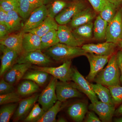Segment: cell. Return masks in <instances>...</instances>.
Returning a JSON list of instances; mask_svg holds the SVG:
<instances>
[{
  "mask_svg": "<svg viewBox=\"0 0 122 122\" xmlns=\"http://www.w3.org/2000/svg\"><path fill=\"white\" fill-rule=\"evenodd\" d=\"M82 48L73 47L65 44L58 43L46 49L45 53L57 61H65L76 57L86 55Z\"/></svg>",
  "mask_w": 122,
  "mask_h": 122,
  "instance_id": "obj_2",
  "label": "cell"
},
{
  "mask_svg": "<svg viewBox=\"0 0 122 122\" xmlns=\"http://www.w3.org/2000/svg\"><path fill=\"white\" fill-rule=\"evenodd\" d=\"M10 33L9 30L6 25L0 24V40L4 39Z\"/></svg>",
  "mask_w": 122,
  "mask_h": 122,
  "instance_id": "obj_42",
  "label": "cell"
},
{
  "mask_svg": "<svg viewBox=\"0 0 122 122\" xmlns=\"http://www.w3.org/2000/svg\"><path fill=\"white\" fill-rule=\"evenodd\" d=\"M71 60L65 61L63 64L58 67L34 66L33 68L35 70L46 72L53 77L63 82H69L71 80L72 70Z\"/></svg>",
  "mask_w": 122,
  "mask_h": 122,
  "instance_id": "obj_3",
  "label": "cell"
},
{
  "mask_svg": "<svg viewBox=\"0 0 122 122\" xmlns=\"http://www.w3.org/2000/svg\"><path fill=\"white\" fill-rule=\"evenodd\" d=\"M21 20L17 11H10L8 12V16L5 25L8 27L10 32L17 31L21 28Z\"/></svg>",
  "mask_w": 122,
  "mask_h": 122,
  "instance_id": "obj_28",
  "label": "cell"
},
{
  "mask_svg": "<svg viewBox=\"0 0 122 122\" xmlns=\"http://www.w3.org/2000/svg\"><path fill=\"white\" fill-rule=\"evenodd\" d=\"M57 32L59 43L73 47H79L85 42V41L77 38L66 25H59Z\"/></svg>",
  "mask_w": 122,
  "mask_h": 122,
  "instance_id": "obj_16",
  "label": "cell"
},
{
  "mask_svg": "<svg viewBox=\"0 0 122 122\" xmlns=\"http://www.w3.org/2000/svg\"><path fill=\"white\" fill-rule=\"evenodd\" d=\"M117 45L112 42H106L97 44L83 45L81 48L86 52L92 53L101 56H110L113 55Z\"/></svg>",
  "mask_w": 122,
  "mask_h": 122,
  "instance_id": "obj_14",
  "label": "cell"
},
{
  "mask_svg": "<svg viewBox=\"0 0 122 122\" xmlns=\"http://www.w3.org/2000/svg\"><path fill=\"white\" fill-rule=\"evenodd\" d=\"M115 115L117 116L122 115V104L119 107V108L116 110L115 112Z\"/></svg>",
  "mask_w": 122,
  "mask_h": 122,
  "instance_id": "obj_47",
  "label": "cell"
},
{
  "mask_svg": "<svg viewBox=\"0 0 122 122\" xmlns=\"http://www.w3.org/2000/svg\"><path fill=\"white\" fill-rule=\"evenodd\" d=\"M52 62L50 58L41 49L24 52L17 60L16 63H30L39 66H45Z\"/></svg>",
  "mask_w": 122,
  "mask_h": 122,
  "instance_id": "obj_6",
  "label": "cell"
},
{
  "mask_svg": "<svg viewBox=\"0 0 122 122\" xmlns=\"http://www.w3.org/2000/svg\"><path fill=\"white\" fill-rule=\"evenodd\" d=\"M58 43L59 41L57 30H51L41 37V50L46 49Z\"/></svg>",
  "mask_w": 122,
  "mask_h": 122,
  "instance_id": "obj_30",
  "label": "cell"
},
{
  "mask_svg": "<svg viewBox=\"0 0 122 122\" xmlns=\"http://www.w3.org/2000/svg\"><path fill=\"white\" fill-rule=\"evenodd\" d=\"M85 122H100V119L96 115L94 111L89 112L87 113Z\"/></svg>",
  "mask_w": 122,
  "mask_h": 122,
  "instance_id": "obj_41",
  "label": "cell"
},
{
  "mask_svg": "<svg viewBox=\"0 0 122 122\" xmlns=\"http://www.w3.org/2000/svg\"><path fill=\"white\" fill-rule=\"evenodd\" d=\"M89 108L98 115L100 120L102 122H111L115 115V105L105 103L97 101L92 103Z\"/></svg>",
  "mask_w": 122,
  "mask_h": 122,
  "instance_id": "obj_13",
  "label": "cell"
},
{
  "mask_svg": "<svg viewBox=\"0 0 122 122\" xmlns=\"http://www.w3.org/2000/svg\"><path fill=\"white\" fill-rule=\"evenodd\" d=\"M49 74L46 72L39 70L27 71L22 79H28L34 81L39 86L44 85L46 82L49 77Z\"/></svg>",
  "mask_w": 122,
  "mask_h": 122,
  "instance_id": "obj_25",
  "label": "cell"
},
{
  "mask_svg": "<svg viewBox=\"0 0 122 122\" xmlns=\"http://www.w3.org/2000/svg\"><path fill=\"white\" fill-rule=\"evenodd\" d=\"M62 102L57 100L51 108L46 111L44 115L37 122H55L56 117L58 112L61 110Z\"/></svg>",
  "mask_w": 122,
  "mask_h": 122,
  "instance_id": "obj_29",
  "label": "cell"
},
{
  "mask_svg": "<svg viewBox=\"0 0 122 122\" xmlns=\"http://www.w3.org/2000/svg\"><path fill=\"white\" fill-rule=\"evenodd\" d=\"M94 10L97 12H100L106 4L107 0H88Z\"/></svg>",
  "mask_w": 122,
  "mask_h": 122,
  "instance_id": "obj_40",
  "label": "cell"
},
{
  "mask_svg": "<svg viewBox=\"0 0 122 122\" xmlns=\"http://www.w3.org/2000/svg\"><path fill=\"white\" fill-rule=\"evenodd\" d=\"M67 3L62 0H55L47 7L48 16L55 18L66 7L68 6Z\"/></svg>",
  "mask_w": 122,
  "mask_h": 122,
  "instance_id": "obj_33",
  "label": "cell"
},
{
  "mask_svg": "<svg viewBox=\"0 0 122 122\" xmlns=\"http://www.w3.org/2000/svg\"><path fill=\"white\" fill-rule=\"evenodd\" d=\"M67 120H66L65 118L61 117L59 118L57 120V122H67Z\"/></svg>",
  "mask_w": 122,
  "mask_h": 122,
  "instance_id": "obj_48",
  "label": "cell"
},
{
  "mask_svg": "<svg viewBox=\"0 0 122 122\" xmlns=\"http://www.w3.org/2000/svg\"><path fill=\"white\" fill-rule=\"evenodd\" d=\"M117 45L122 51V40H120L118 41L117 44Z\"/></svg>",
  "mask_w": 122,
  "mask_h": 122,
  "instance_id": "obj_49",
  "label": "cell"
},
{
  "mask_svg": "<svg viewBox=\"0 0 122 122\" xmlns=\"http://www.w3.org/2000/svg\"><path fill=\"white\" fill-rule=\"evenodd\" d=\"M86 8L83 2L77 0L75 1L66 7L55 19L60 25H66L71 22L72 18L77 14Z\"/></svg>",
  "mask_w": 122,
  "mask_h": 122,
  "instance_id": "obj_10",
  "label": "cell"
},
{
  "mask_svg": "<svg viewBox=\"0 0 122 122\" xmlns=\"http://www.w3.org/2000/svg\"><path fill=\"white\" fill-rule=\"evenodd\" d=\"M31 66L30 63H16L5 73L3 78L11 85H15L22 79Z\"/></svg>",
  "mask_w": 122,
  "mask_h": 122,
  "instance_id": "obj_12",
  "label": "cell"
},
{
  "mask_svg": "<svg viewBox=\"0 0 122 122\" xmlns=\"http://www.w3.org/2000/svg\"><path fill=\"white\" fill-rule=\"evenodd\" d=\"M116 55L117 63L120 72V83H122V51H118Z\"/></svg>",
  "mask_w": 122,
  "mask_h": 122,
  "instance_id": "obj_44",
  "label": "cell"
},
{
  "mask_svg": "<svg viewBox=\"0 0 122 122\" xmlns=\"http://www.w3.org/2000/svg\"><path fill=\"white\" fill-rule=\"evenodd\" d=\"M46 111L40 107L38 103H35L28 115L24 119L25 122H37Z\"/></svg>",
  "mask_w": 122,
  "mask_h": 122,
  "instance_id": "obj_34",
  "label": "cell"
},
{
  "mask_svg": "<svg viewBox=\"0 0 122 122\" xmlns=\"http://www.w3.org/2000/svg\"><path fill=\"white\" fill-rule=\"evenodd\" d=\"M58 26L59 25L55 18L48 16L39 26L28 32L35 34L41 37L51 30H57Z\"/></svg>",
  "mask_w": 122,
  "mask_h": 122,
  "instance_id": "obj_22",
  "label": "cell"
},
{
  "mask_svg": "<svg viewBox=\"0 0 122 122\" xmlns=\"http://www.w3.org/2000/svg\"><path fill=\"white\" fill-rule=\"evenodd\" d=\"M39 86L33 81L28 79L20 83L17 88V92L21 96H26L37 92Z\"/></svg>",
  "mask_w": 122,
  "mask_h": 122,
  "instance_id": "obj_27",
  "label": "cell"
},
{
  "mask_svg": "<svg viewBox=\"0 0 122 122\" xmlns=\"http://www.w3.org/2000/svg\"><path fill=\"white\" fill-rule=\"evenodd\" d=\"M90 84L94 92L101 102L111 105H115L110 90L108 87L100 83Z\"/></svg>",
  "mask_w": 122,
  "mask_h": 122,
  "instance_id": "obj_23",
  "label": "cell"
},
{
  "mask_svg": "<svg viewBox=\"0 0 122 122\" xmlns=\"http://www.w3.org/2000/svg\"><path fill=\"white\" fill-rule=\"evenodd\" d=\"M108 23L103 19L100 15L96 17L93 24V34L97 40L106 39Z\"/></svg>",
  "mask_w": 122,
  "mask_h": 122,
  "instance_id": "obj_24",
  "label": "cell"
},
{
  "mask_svg": "<svg viewBox=\"0 0 122 122\" xmlns=\"http://www.w3.org/2000/svg\"><path fill=\"white\" fill-rule=\"evenodd\" d=\"M8 16V12L0 8V24H5Z\"/></svg>",
  "mask_w": 122,
  "mask_h": 122,
  "instance_id": "obj_45",
  "label": "cell"
},
{
  "mask_svg": "<svg viewBox=\"0 0 122 122\" xmlns=\"http://www.w3.org/2000/svg\"><path fill=\"white\" fill-rule=\"evenodd\" d=\"M20 95L14 91L5 94L0 95V105L19 102L21 100Z\"/></svg>",
  "mask_w": 122,
  "mask_h": 122,
  "instance_id": "obj_36",
  "label": "cell"
},
{
  "mask_svg": "<svg viewBox=\"0 0 122 122\" xmlns=\"http://www.w3.org/2000/svg\"></svg>",
  "mask_w": 122,
  "mask_h": 122,
  "instance_id": "obj_52",
  "label": "cell"
},
{
  "mask_svg": "<svg viewBox=\"0 0 122 122\" xmlns=\"http://www.w3.org/2000/svg\"><path fill=\"white\" fill-rule=\"evenodd\" d=\"M120 72L116 60V55L111 57L105 68L96 75L94 81L107 87L120 86Z\"/></svg>",
  "mask_w": 122,
  "mask_h": 122,
  "instance_id": "obj_1",
  "label": "cell"
},
{
  "mask_svg": "<svg viewBox=\"0 0 122 122\" xmlns=\"http://www.w3.org/2000/svg\"><path fill=\"white\" fill-rule=\"evenodd\" d=\"M48 16L47 7L45 5L33 10L22 27L25 32L39 26Z\"/></svg>",
  "mask_w": 122,
  "mask_h": 122,
  "instance_id": "obj_11",
  "label": "cell"
},
{
  "mask_svg": "<svg viewBox=\"0 0 122 122\" xmlns=\"http://www.w3.org/2000/svg\"><path fill=\"white\" fill-rule=\"evenodd\" d=\"M57 80L52 77L48 86L39 95L38 102L46 112L53 106L58 100L56 93Z\"/></svg>",
  "mask_w": 122,
  "mask_h": 122,
  "instance_id": "obj_4",
  "label": "cell"
},
{
  "mask_svg": "<svg viewBox=\"0 0 122 122\" xmlns=\"http://www.w3.org/2000/svg\"><path fill=\"white\" fill-rule=\"evenodd\" d=\"M17 0H0V8L7 12L13 11H18Z\"/></svg>",
  "mask_w": 122,
  "mask_h": 122,
  "instance_id": "obj_38",
  "label": "cell"
},
{
  "mask_svg": "<svg viewBox=\"0 0 122 122\" xmlns=\"http://www.w3.org/2000/svg\"><path fill=\"white\" fill-rule=\"evenodd\" d=\"M73 33L77 38L81 40H89L93 36V23L89 22L74 28Z\"/></svg>",
  "mask_w": 122,
  "mask_h": 122,
  "instance_id": "obj_26",
  "label": "cell"
},
{
  "mask_svg": "<svg viewBox=\"0 0 122 122\" xmlns=\"http://www.w3.org/2000/svg\"><path fill=\"white\" fill-rule=\"evenodd\" d=\"M87 106L83 102L75 103L68 107V113L74 121L81 122L83 121L87 112Z\"/></svg>",
  "mask_w": 122,
  "mask_h": 122,
  "instance_id": "obj_21",
  "label": "cell"
},
{
  "mask_svg": "<svg viewBox=\"0 0 122 122\" xmlns=\"http://www.w3.org/2000/svg\"><path fill=\"white\" fill-rule=\"evenodd\" d=\"M118 8L122 4V0H107Z\"/></svg>",
  "mask_w": 122,
  "mask_h": 122,
  "instance_id": "obj_46",
  "label": "cell"
},
{
  "mask_svg": "<svg viewBox=\"0 0 122 122\" xmlns=\"http://www.w3.org/2000/svg\"><path fill=\"white\" fill-rule=\"evenodd\" d=\"M13 85L7 82L2 78L0 81V95L5 94L14 91Z\"/></svg>",
  "mask_w": 122,
  "mask_h": 122,
  "instance_id": "obj_39",
  "label": "cell"
},
{
  "mask_svg": "<svg viewBox=\"0 0 122 122\" xmlns=\"http://www.w3.org/2000/svg\"><path fill=\"white\" fill-rule=\"evenodd\" d=\"M22 47L24 52L41 49V37L33 33H24L22 38Z\"/></svg>",
  "mask_w": 122,
  "mask_h": 122,
  "instance_id": "obj_19",
  "label": "cell"
},
{
  "mask_svg": "<svg viewBox=\"0 0 122 122\" xmlns=\"http://www.w3.org/2000/svg\"><path fill=\"white\" fill-rule=\"evenodd\" d=\"M113 102L115 105H118L122 102V86H109Z\"/></svg>",
  "mask_w": 122,
  "mask_h": 122,
  "instance_id": "obj_37",
  "label": "cell"
},
{
  "mask_svg": "<svg viewBox=\"0 0 122 122\" xmlns=\"http://www.w3.org/2000/svg\"><path fill=\"white\" fill-rule=\"evenodd\" d=\"M106 41L117 45L122 40V9L117 11L115 16L108 23L107 28Z\"/></svg>",
  "mask_w": 122,
  "mask_h": 122,
  "instance_id": "obj_5",
  "label": "cell"
},
{
  "mask_svg": "<svg viewBox=\"0 0 122 122\" xmlns=\"http://www.w3.org/2000/svg\"><path fill=\"white\" fill-rule=\"evenodd\" d=\"M71 80L74 82L76 88L84 93L89 99L92 103L98 101L97 96L92 88L90 83L74 67L72 68Z\"/></svg>",
  "mask_w": 122,
  "mask_h": 122,
  "instance_id": "obj_7",
  "label": "cell"
},
{
  "mask_svg": "<svg viewBox=\"0 0 122 122\" xmlns=\"http://www.w3.org/2000/svg\"><path fill=\"white\" fill-rule=\"evenodd\" d=\"M96 13L90 8H85L72 18L70 22L71 26L75 28L79 26L91 22L96 16Z\"/></svg>",
  "mask_w": 122,
  "mask_h": 122,
  "instance_id": "obj_20",
  "label": "cell"
},
{
  "mask_svg": "<svg viewBox=\"0 0 122 122\" xmlns=\"http://www.w3.org/2000/svg\"><path fill=\"white\" fill-rule=\"evenodd\" d=\"M24 33L22 30L18 33L9 34L4 39L0 40V44L15 51L19 55H21L24 52L22 42Z\"/></svg>",
  "mask_w": 122,
  "mask_h": 122,
  "instance_id": "obj_18",
  "label": "cell"
},
{
  "mask_svg": "<svg viewBox=\"0 0 122 122\" xmlns=\"http://www.w3.org/2000/svg\"><path fill=\"white\" fill-rule=\"evenodd\" d=\"M56 93L58 100L63 102L69 99L80 98L82 96L81 92L76 87L74 82L57 81Z\"/></svg>",
  "mask_w": 122,
  "mask_h": 122,
  "instance_id": "obj_8",
  "label": "cell"
},
{
  "mask_svg": "<svg viewBox=\"0 0 122 122\" xmlns=\"http://www.w3.org/2000/svg\"><path fill=\"white\" fill-rule=\"evenodd\" d=\"M17 107L16 103L4 105L0 110V122H9Z\"/></svg>",
  "mask_w": 122,
  "mask_h": 122,
  "instance_id": "obj_31",
  "label": "cell"
},
{
  "mask_svg": "<svg viewBox=\"0 0 122 122\" xmlns=\"http://www.w3.org/2000/svg\"><path fill=\"white\" fill-rule=\"evenodd\" d=\"M32 11L35 9L45 4L48 0H29Z\"/></svg>",
  "mask_w": 122,
  "mask_h": 122,
  "instance_id": "obj_43",
  "label": "cell"
},
{
  "mask_svg": "<svg viewBox=\"0 0 122 122\" xmlns=\"http://www.w3.org/2000/svg\"><path fill=\"white\" fill-rule=\"evenodd\" d=\"M117 8L113 4L107 0L103 8L100 12V16L109 23L115 16L117 13Z\"/></svg>",
  "mask_w": 122,
  "mask_h": 122,
  "instance_id": "obj_32",
  "label": "cell"
},
{
  "mask_svg": "<svg viewBox=\"0 0 122 122\" xmlns=\"http://www.w3.org/2000/svg\"><path fill=\"white\" fill-rule=\"evenodd\" d=\"M115 122H122V117L116 119Z\"/></svg>",
  "mask_w": 122,
  "mask_h": 122,
  "instance_id": "obj_50",
  "label": "cell"
},
{
  "mask_svg": "<svg viewBox=\"0 0 122 122\" xmlns=\"http://www.w3.org/2000/svg\"><path fill=\"white\" fill-rule=\"evenodd\" d=\"M18 7V12L20 16L24 19L29 17L32 12L29 0H17Z\"/></svg>",
  "mask_w": 122,
  "mask_h": 122,
  "instance_id": "obj_35",
  "label": "cell"
},
{
  "mask_svg": "<svg viewBox=\"0 0 122 122\" xmlns=\"http://www.w3.org/2000/svg\"><path fill=\"white\" fill-rule=\"evenodd\" d=\"M72 0L76 1V0Z\"/></svg>",
  "mask_w": 122,
  "mask_h": 122,
  "instance_id": "obj_51",
  "label": "cell"
},
{
  "mask_svg": "<svg viewBox=\"0 0 122 122\" xmlns=\"http://www.w3.org/2000/svg\"><path fill=\"white\" fill-rule=\"evenodd\" d=\"M85 56L88 59L90 66L89 73L86 78L88 81H92L103 69L111 56H101L90 53H86Z\"/></svg>",
  "mask_w": 122,
  "mask_h": 122,
  "instance_id": "obj_9",
  "label": "cell"
},
{
  "mask_svg": "<svg viewBox=\"0 0 122 122\" xmlns=\"http://www.w3.org/2000/svg\"><path fill=\"white\" fill-rule=\"evenodd\" d=\"M39 95H34L22 99L19 102L17 107L14 114V122H18L25 118L32 109L36 102L38 101Z\"/></svg>",
  "mask_w": 122,
  "mask_h": 122,
  "instance_id": "obj_15",
  "label": "cell"
},
{
  "mask_svg": "<svg viewBox=\"0 0 122 122\" xmlns=\"http://www.w3.org/2000/svg\"><path fill=\"white\" fill-rule=\"evenodd\" d=\"M0 50L2 53L1 57L0 76L2 77L7 71L16 63L19 55L15 51L0 44Z\"/></svg>",
  "mask_w": 122,
  "mask_h": 122,
  "instance_id": "obj_17",
  "label": "cell"
}]
</instances>
